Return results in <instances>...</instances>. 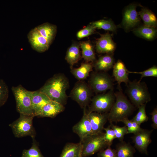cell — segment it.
<instances>
[{
	"label": "cell",
	"instance_id": "cell-1",
	"mask_svg": "<svg viewBox=\"0 0 157 157\" xmlns=\"http://www.w3.org/2000/svg\"><path fill=\"white\" fill-rule=\"evenodd\" d=\"M69 86V81L66 77L62 74H58L49 78L38 90L51 100L64 106L68 98L66 91Z\"/></svg>",
	"mask_w": 157,
	"mask_h": 157
},
{
	"label": "cell",
	"instance_id": "cell-2",
	"mask_svg": "<svg viewBox=\"0 0 157 157\" xmlns=\"http://www.w3.org/2000/svg\"><path fill=\"white\" fill-rule=\"evenodd\" d=\"M114 94L115 101L108 113V121L110 124L128 118L134 108L121 89Z\"/></svg>",
	"mask_w": 157,
	"mask_h": 157
},
{
	"label": "cell",
	"instance_id": "cell-3",
	"mask_svg": "<svg viewBox=\"0 0 157 157\" xmlns=\"http://www.w3.org/2000/svg\"><path fill=\"white\" fill-rule=\"evenodd\" d=\"M104 134L103 132L92 134L80 140L82 146L81 157L91 156L110 145L105 140Z\"/></svg>",
	"mask_w": 157,
	"mask_h": 157
},
{
	"label": "cell",
	"instance_id": "cell-4",
	"mask_svg": "<svg viewBox=\"0 0 157 157\" xmlns=\"http://www.w3.org/2000/svg\"><path fill=\"white\" fill-rule=\"evenodd\" d=\"M128 84L127 93L132 103L136 107L138 108L151 100L147 86L144 82L134 81H129Z\"/></svg>",
	"mask_w": 157,
	"mask_h": 157
},
{
	"label": "cell",
	"instance_id": "cell-5",
	"mask_svg": "<svg viewBox=\"0 0 157 157\" xmlns=\"http://www.w3.org/2000/svg\"><path fill=\"white\" fill-rule=\"evenodd\" d=\"M19 117L9 124L15 137L30 136L35 138L36 132L33 125V116L20 114Z\"/></svg>",
	"mask_w": 157,
	"mask_h": 157
},
{
	"label": "cell",
	"instance_id": "cell-6",
	"mask_svg": "<svg viewBox=\"0 0 157 157\" xmlns=\"http://www.w3.org/2000/svg\"><path fill=\"white\" fill-rule=\"evenodd\" d=\"M12 90L15 99L17 111L20 114L35 117L30 91L21 85L12 87Z\"/></svg>",
	"mask_w": 157,
	"mask_h": 157
},
{
	"label": "cell",
	"instance_id": "cell-7",
	"mask_svg": "<svg viewBox=\"0 0 157 157\" xmlns=\"http://www.w3.org/2000/svg\"><path fill=\"white\" fill-rule=\"evenodd\" d=\"M113 90L106 93L97 95L91 99V104L87 111L99 113L109 112L115 101Z\"/></svg>",
	"mask_w": 157,
	"mask_h": 157
},
{
	"label": "cell",
	"instance_id": "cell-8",
	"mask_svg": "<svg viewBox=\"0 0 157 157\" xmlns=\"http://www.w3.org/2000/svg\"><path fill=\"white\" fill-rule=\"evenodd\" d=\"M92 92L88 84L83 80L78 81L71 91L69 97L83 109L91 102Z\"/></svg>",
	"mask_w": 157,
	"mask_h": 157
},
{
	"label": "cell",
	"instance_id": "cell-9",
	"mask_svg": "<svg viewBox=\"0 0 157 157\" xmlns=\"http://www.w3.org/2000/svg\"><path fill=\"white\" fill-rule=\"evenodd\" d=\"M88 84L92 91L96 93L104 92L113 88L112 78L107 74L101 72L92 73Z\"/></svg>",
	"mask_w": 157,
	"mask_h": 157
},
{
	"label": "cell",
	"instance_id": "cell-10",
	"mask_svg": "<svg viewBox=\"0 0 157 157\" xmlns=\"http://www.w3.org/2000/svg\"><path fill=\"white\" fill-rule=\"evenodd\" d=\"M153 131L142 129L132 137L134 147L141 154L148 155L147 148L151 142V136Z\"/></svg>",
	"mask_w": 157,
	"mask_h": 157
},
{
	"label": "cell",
	"instance_id": "cell-11",
	"mask_svg": "<svg viewBox=\"0 0 157 157\" xmlns=\"http://www.w3.org/2000/svg\"><path fill=\"white\" fill-rule=\"evenodd\" d=\"M28 38L32 47L39 52H43L47 50L51 44L35 28L29 32Z\"/></svg>",
	"mask_w": 157,
	"mask_h": 157
},
{
	"label": "cell",
	"instance_id": "cell-12",
	"mask_svg": "<svg viewBox=\"0 0 157 157\" xmlns=\"http://www.w3.org/2000/svg\"><path fill=\"white\" fill-rule=\"evenodd\" d=\"M87 112L91 126L92 134L102 132L104 126L108 120V113Z\"/></svg>",
	"mask_w": 157,
	"mask_h": 157
},
{
	"label": "cell",
	"instance_id": "cell-13",
	"mask_svg": "<svg viewBox=\"0 0 157 157\" xmlns=\"http://www.w3.org/2000/svg\"><path fill=\"white\" fill-rule=\"evenodd\" d=\"M72 131L79 137L80 140L92 134L91 124L86 108L83 109V115L81 119L72 127Z\"/></svg>",
	"mask_w": 157,
	"mask_h": 157
},
{
	"label": "cell",
	"instance_id": "cell-14",
	"mask_svg": "<svg viewBox=\"0 0 157 157\" xmlns=\"http://www.w3.org/2000/svg\"><path fill=\"white\" fill-rule=\"evenodd\" d=\"M32 105L34 116L38 117L44 106L51 100L38 90L30 91Z\"/></svg>",
	"mask_w": 157,
	"mask_h": 157
},
{
	"label": "cell",
	"instance_id": "cell-15",
	"mask_svg": "<svg viewBox=\"0 0 157 157\" xmlns=\"http://www.w3.org/2000/svg\"><path fill=\"white\" fill-rule=\"evenodd\" d=\"M140 20L135 6L132 5L128 7L124 12L122 21L125 28H129L134 27Z\"/></svg>",
	"mask_w": 157,
	"mask_h": 157
},
{
	"label": "cell",
	"instance_id": "cell-16",
	"mask_svg": "<svg viewBox=\"0 0 157 157\" xmlns=\"http://www.w3.org/2000/svg\"><path fill=\"white\" fill-rule=\"evenodd\" d=\"M65 109L64 105L51 100L44 106L38 117L53 118L63 112Z\"/></svg>",
	"mask_w": 157,
	"mask_h": 157
},
{
	"label": "cell",
	"instance_id": "cell-17",
	"mask_svg": "<svg viewBox=\"0 0 157 157\" xmlns=\"http://www.w3.org/2000/svg\"><path fill=\"white\" fill-rule=\"evenodd\" d=\"M115 47L111 36L108 33L102 35L96 43V50L99 53L112 52L114 50Z\"/></svg>",
	"mask_w": 157,
	"mask_h": 157
},
{
	"label": "cell",
	"instance_id": "cell-18",
	"mask_svg": "<svg viewBox=\"0 0 157 157\" xmlns=\"http://www.w3.org/2000/svg\"><path fill=\"white\" fill-rule=\"evenodd\" d=\"M129 71L124 63L120 60H118L113 66V75L120 87L122 82L127 84L129 82Z\"/></svg>",
	"mask_w": 157,
	"mask_h": 157
},
{
	"label": "cell",
	"instance_id": "cell-19",
	"mask_svg": "<svg viewBox=\"0 0 157 157\" xmlns=\"http://www.w3.org/2000/svg\"><path fill=\"white\" fill-rule=\"evenodd\" d=\"M82 146L78 143H67L64 147L59 157H81Z\"/></svg>",
	"mask_w": 157,
	"mask_h": 157
},
{
	"label": "cell",
	"instance_id": "cell-20",
	"mask_svg": "<svg viewBox=\"0 0 157 157\" xmlns=\"http://www.w3.org/2000/svg\"><path fill=\"white\" fill-rule=\"evenodd\" d=\"M39 33L51 44L54 38L56 31L54 25L45 23L35 28Z\"/></svg>",
	"mask_w": 157,
	"mask_h": 157
},
{
	"label": "cell",
	"instance_id": "cell-21",
	"mask_svg": "<svg viewBox=\"0 0 157 157\" xmlns=\"http://www.w3.org/2000/svg\"><path fill=\"white\" fill-rule=\"evenodd\" d=\"M92 64L88 63H83L77 68H72L71 72L74 77L79 81L86 79L89 75L90 72L92 71Z\"/></svg>",
	"mask_w": 157,
	"mask_h": 157
},
{
	"label": "cell",
	"instance_id": "cell-22",
	"mask_svg": "<svg viewBox=\"0 0 157 157\" xmlns=\"http://www.w3.org/2000/svg\"><path fill=\"white\" fill-rule=\"evenodd\" d=\"M115 150L116 157H134L135 152L134 147L123 141L116 145Z\"/></svg>",
	"mask_w": 157,
	"mask_h": 157
},
{
	"label": "cell",
	"instance_id": "cell-23",
	"mask_svg": "<svg viewBox=\"0 0 157 157\" xmlns=\"http://www.w3.org/2000/svg\"><path fill=\"white\" fill-rule=\"evenodd\" d=\"M80 57L79 45L76 43L73 44L67 50L65 58L71 69L78 61Z\"/></svg>",
	"mask_w": 157,
	"mask_h": 157
},
{
	"label": "cell",
	"instance_id": "cell-24",
	"mask_svg": "<svg viewBox=\"0 0 157 157\" xmlns=\"http://www.w3.org/2000/svg\"><path fill=\"white\" fill-rule=\"evenodd\" d=\"M114 60L110 55H106L100 57L95 64V69L98 71H105L113 66Z\"/></svg>",
	"mask_w": 157,
	"mask_h": 157
},
{
	"label": "cell",
	"instance_id": "cell-25",
	"mask_svg": "<svg viewBox=\"0 0 157 157\" xmlns=\"http://www.w3.org/2000/svg\"><path fill=\"white\" fill-rule=\"evenodd\" d=\"M134 32L138 36L148 40H151L155 37L157 31L154 27L144 26L137 28Z\"/></svg>",
	"mask_w": 157,
	"mask_h": 157
},
{
	"label": "cell",
	"instance_id": "cell-26",
	"mask_svg": "<svg viewBox=\"0 0 157 157\" xmlns=\"http://www.w3.org/2000/svg\"><path fill=\"white\" fill-rule=\"evenodd\" d=\"M139 14L145 26L154 27L156 26L157 20L156 17L151 11L144 8L139 12Z\"/></svg>",
	"mask_w": 157,
	"mask_h": 157
},
{
	"label": "cell",
	"instance_id": "cell-27",
	"mask_svg": "<svg viewBox=\"0 0 157 157\" xmlns=\"http://www.w3.org/2000/svg\"><path fill=\"white\" fill-rule=\"evenodd\" d=\"M80 47L82 49V57L87 61H93L95 60V55L91 44L88 42H81Z\"/></svg>",
	"mask_w": 157,
	"mask_h": 157
},
{
	"label": "cell",
	"instance_id": "cell-28",
	"mask_svg": "<svg viewBox=\"0 0 157 157\" xmlns=\"http://www.w3.org/2000/svg\"><path fill=\"white\" fill-rule=\"evenodd\" d=\"M32 139L31 147L28 149H24L23 151L21 157H44L40 151L35 138Z\"/></svg>",
	"mask_w": 157,
	"mask_h": 157
},
{
	"label": "cell",
	"instance_id": "cell-29",
	"mask_svg": "<svg viewBox=\"0 0 157 157\" xmlns=\"http://www.w3.org/2000/svg\"><path fill=\"white\" fill-rule=\"evenodd\" d=\"M90 24L95 28L102 29L111 31H114L116 29V26L110 20H100L92 22Z\"/></svg>",
	"mask_w": 157,
	"mask_h": 157
},
{
	"label": "cell",
	"instance_id": "cell-30",
	"mask_svg": "<svg viewBox=\"0 0 157 157\" xmlns=\"http://www.w3.org/2000/svg\"><path fill=\"white\" fill-rule=\"evenodd\" d=\"M146 104H144L142 105L138 108V112L131 119L140 125L142 123L147 122L149 119L146 112Z\"/></svg>",
	"mask_w": 157,
	"mask_h": 157
},
{
	"label": "cell",
	"instance_id": "cell-31",
	"mask_svg": "<svg viewBox=\"0 0 157 157\" xmlns=\"http://www.w3.org/2000/svg\"><path fill=\"white\" fill-rule=\"evenodd\" d=\"M110 126L114 131L116 138L118 139L120 142L123 141L125 135L128 134L126 126H125L120 127L112 123H110Z\"/></svg>",
	"mask_w": 157,
	"mask_h": 157
},
{
	"label": "cell",
	"instance_id": "cell-32",
	"mask_svg": "<svg viewBox=\"0 0 157 157\" xmlns=\"http://www.w3.org/2000/svg\"><path fill=\"white\" fill-rule=\"evenodd\" d=\"M123 122L127 128L128 134H134L140 131L142 128L137 123L132 120H129L128 118L124 119L121 121Z\"/></svg>",
	"mask_w": 157,
	"mask_h": 157
},
{
	"label": "cell",
	"instance_id": "cell-33",
	"mask_svg": "<svg viewBox=\"0 0 157 157\" xmlns=\"http://www.w3.org/2000/svg\"><path fill=\"white\" fill-rule=\"evenodd\" d=\"M8 93L9 90L7 85L3 80L0 79V107L7 101Z\"/></svg>",
	"mask_w": 157,
	"mask_h": 157
},
{
	"label": "cell",
	"instance_id": "cell-34",
	"mask_svg": "<svg viewBox=\"0 0 157 157\" xmlns=\"http://www.w3.org/2000/svg\"><path fill=\"white\" fill-rule=\"evenodd\" d=\"M129 73H134L140 74L141 75L140 79L144 77H157V67L155 66L153 67L146 69L144 71L140 72H133L129 71Z\"/></svg>",
	"mask_w": 157,
	"mask_h": 157
},
{
	"label": "cell",
	"instance_id": "cell-35",
	"mask_svg": "<svg viewBox=\"0 0 157 157\" xmlns=\"http://www.w3.org/2000/svg\"><path fill=\"white\" fill-rule=\"evenodd\" d=\"M96 28L90 24L85 28L79 31L77 33L76 36L78 39H82L92 34Z\"/></svg>",
	"mask_w": 157,
	"mask_h": 157
},
{
	"label": "cell",
	"instance_id": "cell-36",
	"mask_svg": "<svg viewBox=\"0 0 157 157\" xmlns=\"http://www.w3.org/2000/svg\"><path fill=\"white\" fill-rule=\"evenodd\" d=\"M103 130L105 131L104 134L105 140L109 145L111 146L113 140L116 138L114 131L110 125L107 127H104Z\"/></svg>",
	"mask_w": 157,
	"mask_h": 157
},
{
	"label": "cell",
	"instance_id": "cell-37",
	"mask_svg": "<svg viewBox=\"0 0 157 157\" xmlns=\"http://www.w3.org/2000/svg\"><path fill=\"white\" fill-rule=\"evenodd\" d=\"M97 155V157H116L115 150L111 148L110 145L99 152Z\"/></svg>",
	"mask_w": 157,
	"mask_h": 157
},
{
	"label": "cell",
	"instance_id": "cell-38",
	"mask_svg": "<svg viewBox=\"0 0 157 157\" xmlns=\"http://www.w3.org/2000/svg\"><path fill=\"white\" fill-rule=\"evenodd\" d=\"M152 116L151 119L153 123L151 126L155 129H157V108H155L153 111L150 113Z\"/></svg>",
	"mask_w": 157,
	"mask_h": 157
}]
</instances>
